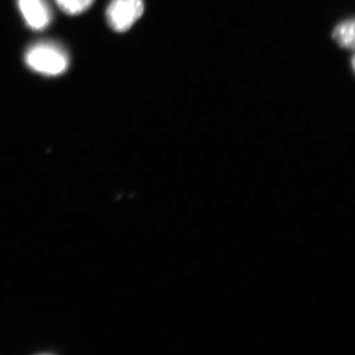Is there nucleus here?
Wrapping results in <instances>:
<instances>
[{
	"mask_svg": "<svg viewBox=\"0 0 355 355\" xmlns=\"http://www.w3.org/2000/svg\"><path fill=\"white\" fill-rule=\"evenodd\" d=\"M331 37L340 46L353 50L354 48V20H345L336 25L332 31Z\"/></svg>",
	"mask_w": 355,
	"mask_h": 355,
	"instance_id": "4",
	"label": "nucleus"
},
{
	"mask_svg": "<svg viewBox=\"0 0 355 355\" xmlns=\"http://www.w3.org/2000/svg\"><path fill=\"white\" fill-rule=\"evenodd\" d=\"M144 12V0H112L106 10V19L117 33L130 30Z\"/></svg>",
	"mask_w": 355,
	"mask_h": 355,
	"instance_id": "2",
	"label": "nucleus"
},
{
	"mask_svg": "<svg viewBox=\"0 0 355 355\" xmlns=\"http://www.w3.org/2000/svg\"><path fill=\"white\" fill-rule=\"evenodd\" d=\"M22 17L29 28L42 31L52 21V12L46 0H17Z\"/></svg>",
	"mask_w": 355,
	"mask_h": 355,
	"instance_id": "3",
	"label": "nucleus"
},
{
	"mask_svg": "<svg viewBox=\"0 0 355 355\" xmlns=\"http://www.w3.org/2000/svg\"><path fill=\"white\" fill-rule=\"evenodd\" d=\"M25 60L31 69L46 76L64 73L69 64V58L64 49L53 42L33 44L26 51Z\"/></svg>",
	"mask_w": 355,
	"mask_h": 355,
	"instance_id": "1",
	"label": "nucleus"
},
{
	"mask_svg": "<svg viewBox=\"0 0 355 355\" xmlns=\"http://www.w3.org/2000/svg\"><path fill=\"white\" fill-rule=\"evenodd\" d=\"M94 0H55V3L62 11L69 15H78L85 12Z\"/></svg>",
	"mask_w": 355,
	"mask_h": 355,
	"instance_id": "5",
	"label": "nucleus"
}]
</instances>
